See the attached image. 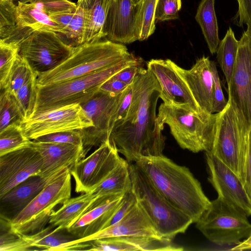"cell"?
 <instances>
[{"label": "cell", "instance_id": "6da1fadb", "mask_svg": "<svg viewBox=\"0 0 251 251\" xmlns=\"http://www.w3.org/2000/svg\"><path fill=\"white\" fill-rule=\"evenodd\" d=\"M126 117L115 122L109 140L128 163L162 155L165 137L156 113L161 88L154 75L142 67L131 84Z\"/></svg>", "mask_w": 251, "mask_h": 251}, {"label": "cell", "instance_id": "7a4b0ae2", "mask_svg": "<svg viewBox=\"0 0 251 251\" xmlns=\"http://www.w3.org/2000/svg\"><path fill=\"white\" fill-rule=\"evenodd\" d=\"M157 190L173 205L196 223L209 206L200 182L186 167L163 154L135 162Z\"/></svg>", "mask_w": 251, "mask_h": 251}, {"label": "cell", "instance_id": "3957f363", "mask_svg": "<svg viewBox=\"0 0 251 251\" xmlns=\"http://www.w3.org/2000/svg\"><path fill=\"white\" fill-rule=\"evenodd\" d=\"M132 53L124 44L106 38L74 47L71 55L52 70L37 76V85L58 83L93 73L113 65Z\"/></svg>", "mask_w": 251, "mask_h": 251}, {"label": "cell", "instance_id": "277c9868", "mask_svg": "<svg viewBox=\"0 0 251 251\" xmlns=\"http://www.w3.org/2000/svg\"><path fill=\"white\" fill-rule=\"evenodd\" d=\"M142 62L140 58L132 54L113 65L83 76L37 85L34 113L87 101L100 90L105 81L118 72L129 66L142 64Z\"/></svg>", "mask_w": 251, "mask_h": 251}, {"label": "cell", "instance_id": "5b68a950", "mask_svg": "<svg viewBox=\"0 0 251 251\" xmlns=\"http://www.w3.org/2000/svg\"><path fill=\"white\" fill-rule=\"evenodd\" d=\"M129 163L132 190L137 202L159 236L172 240L185 232L193 223L192 219L168 201L135 163Z\"/></svg>", "mask_w": 251, "mask_h": 251}, {"label": "cell", "instance_id": "8992f818", "mask_svg": "<svg viewBox=\"0 0 251 251\" xmlns=\"http://www.w3.org/2000/svg\"><path fill=\"white\" fill-rule=\"evenodd\" d=\"M219 113H197L181 106L162 103L158 121L163 130L167 124L179 146L193 152L211 151Z\"/></svg>", "mask_w": 251, "mask_h": 251}, {"label": "cell", "instance_id": "52a82bcc", "mask_svg": "<svg viewBox=\"0 0 251 251\" xmlns=\"http://www.w3.org/2000/svg\"><path fill=\"white\" fill-rule=\"evenodd\" d=\"M71 170L67 169L50 182L13 219L2 220L18 235L34 234L49 222L54 208L71 198Z\"/></svg>", "mask_w": 251, "mask_h": 251}, {"label": "cell", "instance_id": "ba28073f", "mask_svg": "<svg viewBox=\"0 0 251 251\" xmlns=\"http://www.w3.org/2000/svg\"><path fill=\"white\" fill-rule=\"evenodd\" d=\"M248 215L218 197L196 223L197 228L210 242L219 245H237L251 232Z\"/></svg>", "mask_w": 251, "mask_h": 251}, {"label": "cell", "instance_id": "9c48e42d", "mask_svg": "<svg viewBox=\"0 0 251 251\" xmlns=\"http://www.w3.org/2000/svg\"><path fill=\"white\" fill-rule=\"evenodd\" d=\"M128 86L117 95L100 90L91 99L80 104L93 123L92 126L80 130L83 158L92 148L99 147L109 140L118 110Z\"/></svg>", "mask_w": 251, "mask_h": 251}, {"label": "cell", "instance_id": "30bf717a", "mask_svg": "<svg viewBox=\"0 0 251 251\" xmlns=\"http://www.w3.org/2000/svg\"><path fill=\"white\" fill-rule=\"evenodd\" d=\"M74 49L56 32H33L21 44L19 55L37 76L56 68L67 59Z\"/></svg>", "mask_w": 251, "mask_h": 251}, {"label": "cell", "instance_id": "8fae6325", "mask_svg": "<svg viewBox=\"0 0 251 251\" xmlns=\"http://www.w3.org/2000/svg\"><path fill=\"white\" fill-rule=\"evenodd\" d=\"M248 129L228 100L226 106L219 112L210 152L238 176L241 152Z\"/></svg>", "mask_w": 251, "mask_h": 251}, {"label": "cell", "instance_id": "7c38bea8", "mask_svg": "<svg viewBox=\"0 0 251 251\" xmlns=\"http://www.w3.org/2000/svg\"><path fill=\"white\" fill-rule=\"evenodd\" d=\"M25 136L33 140L50 133L82 130L93 123L79 104L35 112L21 125Z\"/></svg>", "mask_w": 251, "mask_h": 251}, {"label": "cell", "instance_id": "4fadbf2b", "mask_svg": "<svg viewBox=\"0 0 251 251\" xmlns=\"http://www.w3.org/2000/svg\"><path fill=\"white\" fill-rule=\"evenodd\" d=\"M228 85V100L249 128L251 125V31L239 40L235 63Z\"/></svg>", "mask_w": 251, "mask_h": 251}, {"label": "cell", "instance_id": "5bb4252c", "mask_svg": "<svg viewBox=\"0 0 251 251\" xmlns=\"http://www.w3.org/2000/svg\"><path fill=\"white\" fill-rule=\"evenodd\" d=\"M118 151L110 140L86 158L77 162L70 171L76 193L92 192L120 162Z\"/></svg>", "mask_w": 251, "mask_h": 251}, {"label": "cell", "instance_id": "9a60e30c", "mask_svg": "<svg viewBox=\"0 0 251 251\" xmlns=\"http://www.w3.org/2000/svg\"><path fill=\"white\" fill-rule=\"evenodd\" d=\"M42 165V156L31 142L0 156V197L28 178L39 175Z\"/></svg>", "mask_w": 251, "mask_h": 251}, {"label": "cell", "instance_id": "2e32d148", "mask_svg": "<svg viewBox=\"0 0 251 251\" xmlns=\"http://www.w3.org/2000/svg\"><path fill=\"white\" fill-rule=\"evenodd\" d=\"M208 180L218 197L251 216V200L238 176L227 165L210 152H205Z\"/></svg>", "mask_w": 251, "mask_h": 251}, {"label": "cell", "instance_id": "e0dca14e", "mask_svg": "<svg viewBox=\"0 0 251 251\" xmlns=\"http://www.w3.org/2000/svg\"><path fill=\"white\" fill-rule=\"evenodd\" d=\"M170 60L152 59L147 62V68L160 85V98L165 104L181 106L199 114L204 113L185 81L171 65Z\"/></svg>", "mask_w": 251, "mask_h": 251}, {"label": "cell", "instance_id": "ac0fdd59", "mask_svg": "<svg viewBox=\"0 0 251 251\" xmlns=\"http://www.w3.org/2000/svg\"><path fill=\"white\" fill-rule=\"evenodd\" d=\"M124 236L160 237L152 223L137 202L125 217L114 225L89 236L66 243L57 247L56 251H71L78 244L97 239Z\"/></svg>", "mask_w": 251, "mask_h": 251}, {"label": "cell", "instance_id": "d6986e66", "mask_svg": "<svg viewBox=\"0 0 251 251\" xmlns=\"http://www.w3.org/2000/svg\"><path fill=\"white\" fill-rule=\"evenodd\" d=\"M208 57L198 59L189 70L170 60L171 65L189 88L195 100L203 112L212 114L214 80Z\"/></svg>", "mask_w": 251, "mask_h": 251}, {"label": "cell", "instance_id": "ffe728a7", "mask_svg": "<svg viewBox=\"0 0 251 251\" xmlns=\"http://www.w3.org/2000/svg\"><path fill=\"white\" fill-rule=\"evenodd\" d=\"M31 145L39 151L43 165L39 176L44 178L57 176L72 168L83 158L82 146L32 141Z\"/></svg>", "mask_w": 251, "mask_h": 251}, {"label": "cell", "instance_id": "44dd1931", "mask_svg": "<svg viewBox=\"0 0 251 251\" xmlns=\"http://www.w3.org/2000/svg\"><path fill=\"white\" fill-rule=\"evenodd\" d=\"M136 6L132 0H114L104 26L105 38L122 44L137 40L135 24Z\"/></svg>", "mask_w": 251, "mask_h": 251}, {"label": "cell", "instance_id": "7402d4cb", "mask_svg": "<svg viewBox=\"0 0 251 251\" xmlns=\"http://www.w3.org/2000/svg\"><path fill=\"white\" fill-rule=\"evenodd\" d=\"M172 240L146 236H124L90 241L87 251H183V248L173 243Z\"/></svg>", "mask_w": 251, "mask_h": 251}, {"label": "cell", "instance_id": "603a6c76", "mask_svg": "<svg viewBox=\"0 0 251 251\" xmlns=\"http://www.w3.org/2000/svg\"><path fill=\"white\" fill-rule=\"evenodd\" d=\"M61 174L51 178L32 176L0 197L1 219H13L50 182Z\"/></svg>", "mask_w": 251, "mask_h": 251}, {"label": "cell", "instance_id": "cb8c5ba5", "mask_svg": "<svg viewBox=\"0 0 251 251\" xmlns=\"http://www.w3.org/2000/svg\"><path fill=\"white\" fill-rule=\"evenodd\" d=\"M14 31L24 38L39 30L62 33L60 25L53 22L45 12L39 2L24 3L18 1L17 23L12 26Z\"/></svg>", "mask_w": 251, "mask_h": 251}, {"label": "cell", "instance_id": "d4e9b609", "mask_svg": "<svg viewBox=\"0 0 251 251\" xmlns=\"http://www.w3.org/2000/svg\"><path fill=\"white\" fill-rule=\"evenodd\" d=\"M98 197L92 192L70 198L57 211H54L49 223L53 227L68 230L85 213L89 210Z\"/></svg>", "mask_w": 251, "mask_h": 251}, {"label": "cell", "instance_id": "484cf974", "mask_svg": "<svg viewBox=\"0 0 251 251\" xmlns=\"http://www.w3.org/2000/svg\"><path fill=\"white\" fill-rule=\"evenodd\" d=\"M114 0H86L87 21L85 42L105 38L104 26Z\"/></svg>", "mask_w": 251, "mask_h": 251}, {"label": "cell", "instance_id": "4316f807", "mask_svg": "<svg viewBox=\"0 0 251 251\" xmlns=\"http://www.w3.org/2000/svg\"><path fill=\"white\" fill-rule=\"evenodd\" d=\"M132 189L129 163L122 158L118 165L92 192L98 198L124 194Z\"/></svg>", "mask_w": 251, "mask_h": 251}, {"label": "cell", "instance_id": "83f0119b", "mask_svg": "<svg viewBox=\"0 0 251 251\" xmlns=\"http://www.w3.org/2000/svg\"><path fill=\"white\" fill-rule=\"evenodd\" d=\"M195 19L200 25L211 54L216 52L220 42L214 9V0H201Z\"/></svg>", "mask_w": 251, "mask_h": 251}, {"label": "cell", "instance_id": "f1b7e54d", "mask_svg": "<svg viewBox=\"0 0 251 251\" xmlns=\"http://www.w3.org/2000/svg\"><path fill=\"white\" fill-rule=\"evenodd\" d=\"M63 230L66 229L50 225L34 234L21 236L36 250L53 251L60 246L76 239L63 233Z\"/></svg>", "mask_w": 251, "mask_h": 251}, {"label": "cell", "instance_id": "f546056e", "mask_svg": "<svg viewBox=\"0 0 251 251\" xmlns=\"http://www.w3.org/2000/svg\"><path fill=\"white\" fill-rule=\"evenodd\" d=\"M158 0H140L135 4V33L138 40L147 39L155 29V12Z\"/></svg>", "mask_w": 251, "mask_h": 251}, {"label": "cell", "instance_id": "4dcf8cb0", "mask_svg": "<svg viewBox=\"0 0 251 251\" xmlns=\"http://www.w3.org/2000/svg\"><path fill=\"white\" fill-rule=\"evenodd\" d=\"M239 41L236 40L231 27L220 42L217 53V61L229 83L237 57Z\"/></svg>", "mask_w": 251, "mask_h": 251}, {"label": "cell", "instance_id": "1f68e13d", "mask_svg": "<svg viewBox=\"0 0 251 251\" xmlns=\"http://www.w3.org/2000/svg\"><path fill=\"white\" fill-rule=\"evenodd\" d=\"M75 13L61 35L69 45L76 47L85 42L87 21L86 0H77Z\"/></svg>", "mask_w": 251, "mask_h": 251}, {"label": "cell", "instance_id": "d6a6232c", "mask_svg": "<svg viewBox=\"0 0 251 251\" xmlns=\"http://www.w3.org/2000/svg\"><path fill=\"white\" fill-rule=\"evenodd\" d=\"M25 121L23 113L15 96L7 90L0 91V131L7 126L17 124L22 125Z\"/></svg>", "mask_w": 251, "mask_h": 251}, {"label": "cell", "instance_id": "836d02e7", "mask_svg": "<svg viewBox=\"0 0 251 251\" xmlns=\"http://www.w3.org/2000/svg\"><path fill=\"white\" fill-rule=\"evenodd\" d=\"M21 125L13 124L0 131V156L29 145Z\"/></svg>", "mask_w": 251, "mask_h": 251}, {"label": "cell", "instance_id": "e575fe53", "mask_svg": "<svg viewBox=\"0 0 251 251\" xmlns=\"http://www.w3.org/2000/svg\"><path fill=\"white\" fill-rule=\"evenodd\" d=\"M20 44L0 41V88L6 89L16 60L19 55Z\"/></svg>", "mask_w": 251, "mask_h": 251}, {"label": "cell", "instance_id": "d590c367", "mask_svg": "<svg viewBox=\"0 0 251 251\" xmlns=\"http://www.w3.org/2000/svg\"><path fill=\"white\" fill-rule=\"evenodd\" d=\"M37 75H34L14 95L25 120L34 113L37 99Z\"/></svg>", "mask_w": 251, "mask_h": 251}, {"label": "cell", "instance_id": "8d00e7d4", "mask_svg": "<svg viewBox=\"0 0 251 251\" xmlns=\"http://www.w3.org/2000/svg\"><path fill=\"white\" fill-rule=\"evenodd\" d=\"M124 194L111 196L101 203L97 205L85 213L67 231L73 233L94 222L121 200Z\"/></svg>", "mask_w": 251, "mask_h": 251}, {"label": "cell", "instance_id": "74e56055", "mask_svg": "<svg viewBox=\"0 0 251 251\" xmlns=\"http://www.w3.org/2000/svg\"><path fill=\"white\" fill-rule=\"evenodd\" d=\"M34 75L36 74L33 72L26 60L19 55L13 67L5 90L12 95H15L18 90Z\"/></svg>", "mask_w": 251, "mask_h": 251}, {"label": "cell", "instance_id": "f35d334b", "mask_svg": "<svg viewBox=\"0 0 251 251\" xmlns=\"http://www.w3.org/2000/svg\"><path fill=\"white\" fill-rule=\"evenodd\" d=\"M239 177L251 200V125L241 152Z\"/></svg>", "mask_w": 251, "mask_h": 251}, {"label": "cell", "instance_id": "ab89813d", "mask_svg": "<svg viewBox=\"0 0 251 251\" xmlns=\"http://www.w3.org/2000/svg\"><path fill=\"white\" fill-rule=\"evenodd\" d=\"M28 242L23 237L12 232L9 228L7 231L1 234L0 238V251H26L34 250Z\"/></svg>", "mask_w": 251, "mask_h": 251}, {"label": "cell", "instance_id": "60d3db41", "mask_svg": "<svg viewBox=\"0 0 251 251\" xmlns=\"http://www.w3.org/2000/svg\"><path fill=\"white\" fill-rule=\"evenodd\" d=\"M33 141L39 142L71 144L82 146V138L80 130L50 133L38 137Z\"/></svg>", "mask_w": 251, "mask_h": 251}, {"label": "cell", "instance_id": "b9f144b4", "mask_svg": "<svg viewBox=\"0 0 251 251\" xmlns=\"http://www.w3.org/2000/svg\"><path fill=\"white\" fill-rule=\"evenodd\" d=\"M181 4L175 0H158L155 12V21L163 22L179 18Z\"/></svg>", "mask_w": 251, "mask_h": 251}, {"label": "cell", "instance_id": "7bdbcfd3", "mask_svg": "<svg viewBox=\"0 0 251 251\" xmlns=\"http://www.w3.org/2000/svg\"><path fill=\"white\" fill-rule=\"evenodd\" d=\"M211 64L214 80L213 112L219 113L226 106L228 100L226 99L223 94L216 65L213 61H211Z\"/></svg>", "mask_w": 251, "mask_h": 251}, {"label": "cell", "instance_id": "ee69618b", "mask_svg": "<svg viewBox=\"0 0 251 251\" xmlns=\"http://www.w3.org/2000/svg\"><path fill=\"white\" fill-rule=\"evenodd\" d=\"M17 23V5L13 0H0V29L12 26Z\"/></svg>", "mask_w": 251, "mask_h": 251}, {"label": "cell", "instance_id": "f6af8a7d", "mask_svg": "<svg viewBox=\"0 0 251 251\" xmlns=\"http://www.w3.org/2000/svg\"><path fill=\"white\" fill-rule=\"evenodd\" d=\"M48 15L76 8V3L69 0H39Z\"/></svg>", "mask_w": 251, "mask_h": 251}, {"label": "cell", "instance_id": "bcb514c9", "mask_svg": "<svg viewBox=\"0 0 251 251\" xmlns=\"http://www.w3.org/2000/svg\"><path fill=\"white\" fill-rule=\"evenodd\" d=\"M238 10L234 18L235 24L239 26L247 25V29L251 31V0H237Z\"/></svg>", "mask_w": 251, "mask_h": 251}, {"label": "cell", "instance_id": "7dc6e473", "mask_svg": "<svg viewBox=\"0 0 251 251\" xmlns=\"http://www.w3.org/2000/svg\"><path fill=\"white\" fill-rule=\"evenodd\" d=\"M141 67V64L127 66L118 72L112 78L120 80L127 85H130L133 83Z\"/></svg>", "mask_w": 251, "mask_h": 251}, {"label": "cell", "instance_id": "c3c4849f", "mask_svg": "<svg viewBox=\"0 0 251 251\" xmlns=\"http://www.w3.org/2000/svg\"><path fill=\"white\" fill-rule=\"evenodd\" d=\"M129 85L112 77L105 81L100 90L110 94L117 95L122 93Z\"/></svg>", "mask_w": 251, "mask_h": 251}, {"label": "cell", "instance_id": "681fc988", "mask_svg": "<svg viewBox=\"0 0 251 251\" xmlns=\"http://www.w3.org/2000/svg\"><path fill=\"white\" fill-rule=\"evenodd\" d=\"M131 84L128 85L126 93L125 94L121 102L119 109L117 112L116 122L124 119L126 116L131 101Z\"/></svg>", "mask_w": 251, "mask_h": 251}, {"label": "cell", "instance_id": "f907efd6", "mask_svg": "<svg viewBox=\"0 0 251 251\" xmlns=\"http://www.w3.org/2000/svg\"><path fill=\"white\" fill-rule=\"evenodd\" d=\"M230 250L233 251L251 250V232L245 239L234 246Z\"/></svg>", "mask_w": 251, "mask_h": 251}, {"label": "cell", "instance_id": "816d5d0a", "mask_svg": "<svg viewBox=\"0 0 251 251\" xmlns=\"http://www.w3.org/2000/svg\"><path fill=\"white\" fill-rule=\"evenodd\" d=\"M38 1L39 0H18V1L24 3H35Z\"/></svg>", "mask_w": 251, "mask_h": 251}, {"label": "cell", "instance_id": "f5cc1de1", "mask_svg": "<svg viewBox=\"0 0 251 251\" xmlns=\"http://www.w3.org/2000/svg\"><path fill=\"white\" fill-rule=\"evenodd\" d=\"M140 0H132L133 3L134 4H136V3H137Z\"/></svg>", "mask_w": 251, "mask_h": 251}, {"label": "cell", "instance_id": "db71d44e", "mask_svg": "<svg viewBox=\"0 0 251 251\" xmlns=\"http://www.w3.org/2000/svg\"><path fill=\"white\" fill-rule=\"evenodd\" d=\"M178 2L179 3L181 4V0H175Z\"/></svg>", "mask_w": 251, "mask_h": 251}]
</instances>
